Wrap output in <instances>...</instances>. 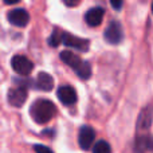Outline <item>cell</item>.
I'll return each mask as SVG.
<instances>
[{"label":"cell","mask_w":153,"mask_h":153,"mask_svg":"<svg viewBox=\"0 0 153 153\" xmlns=\"http://www.w3.org/2000/svg\"><path fill=\"white\" fill-rule=\"evenodd\" d=\"M56 108L50 100H36L30 108V114L36 124H47L54 118Z\"/></svg>","instance_id":"cell-1"},{"label":"cell","mask_w":153,"mask_h":153,"mask_svg":"<svg viewBox=\"0 0 153 153\" xmlns=\"http://www.w3.org/2000/svg\"><path fill=\"white\" fill-rule=\"evenodd\" d=\"M61 59L62 62L67 65V66L73 67L75 71V74L81 79H89L91 75V66L89 62L82 61L76 54H74L70 50H63L61 53Z\"/></svg>","instance_id":"cell-2"},{"label":"cell","mask_w":153,"mask_h":153,"mask_svg":"<svg viewBox=\"0 0 153 153\" xmlns=\"http://www.w3.org/2000/svg\"><path fill=\"white\" fill-rule=\"evenodd\" d=\"M152 121H153V106H145L141 110L140 116L137 120V136H143V134H148L149 129L152 126Z\"/></svg>","instance_id":"cell-3"},{"label":"cell","mask_w":153,"mask_h":153,"mask_svg":"<svg viewBox=\"0 0 153 153\" xmlns=\"http://www.w3.org/2000/svg\"><path fill=\"white\" fill-rule=\"evenodd\" d=\"M61 43H63L66 47L75 48V50L83 51V53L89 50L90 46V42L87 39H82V38H78L69 32H61Z\"/></svg>","instance_id":"cell-4"},{"label":"cell","mask_w":153,"mask_h":153,"mask_svg":"<svg viewBox=\"0 0 153 153\" xmlns=\"http://www.w3.org/2000/svg\"><path fill=\"white\" fill-rule=\"evenodd\" d=\"M27 95H28V93H27V87L24 86V85L19 83V86L10 89L8 95H7V100H8V102H10L11 106L20 108V106H23L24 102H26Z\"/></svg>","instance_id":"cell-5"},{"label":"cell","mask_w":153,"mask_h":153,"mask_svg":"<svg viewBox=\"0 0 153 153\" xmlns=\"http://www.w3.org/2000/svg\"><path fill=\"white\" fill-rule=\"evenodd\" d=\"M11 66L19 75H28L34 69V63L24 55H15L11 61Z\"/></svg>","instance_id":"cell-6"},{"label":"cell","mask_w":153,"mask_h":153,"mask_svg":"<svg viewBox=\"0 0 153 153\" xmlns=\"http://www.w3.org/2000/svg\"><path fill=\"white\" fill-rule=\"evenodd\" d=\"M105 40L110 45H118L121 43L122 38H124V32H122V27L118 22H110L109 26L105 30Z\"/></svg>","instance_id":"cell-7"},{"label":"cell","mask_w":153,"mask_h":153,"mask_svg":"<svg viewBox=\"0 0 153 153\" xmlns=\"http://www.w3.org/2000/svg\"><path fill=\"white\" fill-rule=\"evenodd\" d=\"M7 18H8V22L12 26H16V27H26L30 22L28 12L26 10H23V8H15V10L10 11Z\"/></svg>","instance_id":"cell-8"},{"label":"cell","mask_w":153,"mask_h":153,"mask_svg":"<svg viewBox=\"0 0 153 153\" xmlns=\"http://www.w3.org/2000/svg\"><path fill=\"white\" fill-rule=\"evenodd\" d=\"M95 138V132L93 128L90 126H82L79 129V134H78V144L83 151H89L91 148Z\"/></svg>","instance_id":"cell-9"},{"label":"cell","mask_w":153,"mask_h":153,"mask_svg":"<svg viewBox=\"0 0 153 153\" xmlns=\"http://www.w3.org/2000/svg\"><path fill=\"white\" fill-rule=\"evenodd\" d=\"M56 97H58V100L66 106L74 105V103L76 102V100H78L75 89L71 87V86H61L58 89Z\"/></svg>","instance_id":"cell-10"},{"label":"cell","mask_w":153,"mask_h":153,"mask_svg":"<svg viewBox=\"0 0 153 153\" xmlns=\"http://www.w3.org/2000/svg\"><path fill=\"white\" fill-rule=\"evenodd\" d=\"M103 16H105V10L102 7H94L86 12L85 20L90 27H97L102 23Z\"/></svg>","instance_id":"cell-11"},{"label":"cell","mask_w":153,"mask_h":153,"mask_svg":"<svg viewBox=\"0 0 153 153\" xmlns=\"http://www.w3.org/2000/svg\"><path fill=\"white\" fill-rule=\"evenodd\" d=\"M35 87L42 91H50L54 87V78L47 73H39L35 81Z\"/></svg>","instance_id":"cell-12"},{"label":"cell","mask_w":153,"mask_h":153,"mask_svg":"<svg viewBox=\"0 0 153 153\" xmlns=\"http://www.w3.org/2000/svg\"><path fill=\"white\" fill-rule=\"evenodd\" d=\"M93 153H111V148L108 141L101 140L93 146Z\"/></svg>","instance_id":"cell-13"},{"label":"cell","mask_w":153,"mask_h":153,"mask_svg":"<svg viewBox=\"0 0 153 153\" xmlns=\"http://www.w3.org/2000/svg\"><path fill=\"white\" fill-rule=\"evenodd\" d=\"M61 32L59 30H54V32L51 34V36L48 38V45L53 46V47H56L61 43Z\"/></svg>","instance_id":"cell-14"},{"label":"cell","mask_w":153,"mask_h":153,"mask_svg":"<svg viewBox=\"0 0 153 153\" xmlns=\"http://www.w3.org/2000/svg\"><path fill=\"white\" fill-rule=\"evenodd\" d=\"M34 151L36 152V153H54L50 148H48V146L40 145V144H36V145H34Z\"/></svg>","instance_id":"cell-15"},{"label":"cell","mask_w":153,"mask_h":153,"mask_svg":"<svg viewBox=\"0 0 153 153\" xmlns=\"http://www.w3.org/2000/svg\"><path fill=\"white\" fill-rule=\"evenodd\" d=\"M122 3H124V0H110V4H111V7H113L114 10H117V11H120V10H121V7H122Z\"/></svg>","instance_id":"cell-16"},{"label":"cell","mask_w":153,"mask_h":153,"mask_svg":"<svg viewBox=\"0 0 153 153\" xmlns=\"http://www.w3.org/2000/svg\"><path fill=\"white\" fill-rule=\"evenodd\" d=\"M63 1H65V4L69 5V7H75V5L79 4L81 0H63Z\"/></svg>","instance_id":"cell-17"},{"label":"cell","mask_w":153,"mask_h":153,"mask_svg":"<svg viewBox=\"0 0 153 153\" xmlns=\"http://www.w3.org/2000/svg\"><path fill=\"white\" fill-rule=\"evenodd\" d=\"M19 1H20V0H4V3H5V4H16V3H19Z\"/></svg>","instance_id":"cell-18"},{"label":"cell","mask_w":153,"mask_h":153,"mask_svg":"<svg viewBox=\"0 0 153 153\" xmlns=\"http://www.w3.org/2000/svg\"><path fill=\"white\" fill-rule=\"evenodd\" d=\"M152 13H153V1H152Z\"/></svg>","instance_id":"cell-19"}]
</instances>
